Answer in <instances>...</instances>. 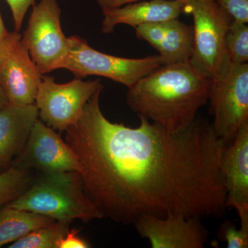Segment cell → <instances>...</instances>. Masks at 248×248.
<instances>
[{"label": "cell", "mask_w": 248, "mask_h": 248, "mask_svg": "<svg viewBox=\"0 0 248 248\" xmlns=\"http://www.w3.org/2000/svg\"><path fill=\"white\" fill-rule=\"evenodd\" d=\"M165 22L148 23L135 28L136 35L140 40L146 41L155 49L159 46L164 37Z\"/></svg>", "instance_id": "44dd1931"}, {"label": "cell", "mask_w": 248, "mask_h": 248, "mask_svg": "<svg viewBox=\"0 0 248 248\" xmlns=\"http://www.w3.org/2000/svg\"><path fill=\"white\" fill-rule=\"evenodd\" d=\"M185 6L182 0H140L120 7L102 9V32L112 33L116 26L120 24L135 29L141 24L177 19L185 13Z\"/></svg>", "instance_id": "5bb4252c"}, {"label": "cell", "mask_w": 248, "mask_h": 248, "mask_svg": "<svg viewBox=\"0 0 248 248\" xmlns=\"http://www.w3.org/2000/svg\"><path fill=\"white\" fill-rule=\"evenodd\" d=\"M218 235L228 248H248V227L241 226L238 229L233 222L226 220L220 226Z\"/></svg>", "instance_id": "ffe728a7"}, {"label": "cell", "mask_w": 248, "mask_h": 248, "mask_svg": "<svg viewBox=\"0 0 248 248\" xmlns=\"http://www.w3.org/2000/svg\"><path fill=\"white\" fill-rule=\"evenodd\" d=\"M221 169L227 208L235 209L241 226L248 227V122L240 128L234 141L223 149Z\"/></svg>", "instance_id": "8fae6325"}, {"label": "cell", "mask_w": 248, "mask_h": 248, "mask_svg": "<svg viewBox=\"0 0 248 248\" xmlns=\"http://www.w3.org/2000/svg\"><path fill=\"white\" fill-rule=\"evenodd\" d=\"M70 224L54 222L41 227L12 243L9 248H57L58 241L66 234Z\"/></svg>", "instance_id": "ac0fdd59"}, {"label": "cell", "mask_w": 248, "mask_h": 248, "mask_svg": "<svg viewBox=\"0 0 248 248\" xmlns=\"http://www.w3.org/2000/svg\"><path fill=\"white\" fill-rule=\"evenodd\" d=\"M102 85L99 79L78 78L58 84L53 77L43 76L35 101L40 120L53 130L66 131L78 122L86 103Z\"/></svg>", "instance_id": "ba28073f"}, {"label": "cell", "mask_w": 248, "mask_h": 248, "mask_svg": "<svg viewBox=\"0 0 248 248\" xmlns=\"http://www.w3.org/2000/svg\"><path fill=\"white\" fill-rule=\"evenodd\" d=\"M21 39L22 35L17 31L9 32L6 37L0 39V68Z\"/></svg>", "instance_id": "d4e9b609"}, {"label": "cell", "mask_w": 248, "mask_h": 248, "mask_svg": "<svg viewBox=\"0 0 248 248\" xmlns=\"http://www.w3.org/2000/svg\"><path fill=\"white\" fill-rule=\"evenodd\" d=\"M54 222L49 217L5 205L0 208V248Z\"/></svg>", "instance_id": "2e32d148"}, {"label": "cell", "mask_w": 248, "mask_h": 248, "mask_svg": "<svg viewBox=\"0 0 248 248\" xmlns=\"http://www.w3.org/2000/svg\"><path fill=\"white\" fill-rule=\"evenodd\" d=\"M22 40L42 75L61 68L69 52L70 40L62 31L57 0H41L32 6Z\"/></svg>", "instance_id": "52a82bcc"}, {"label": "cell", "mask_w": 248, "mask_h": 248, "mask_svg": "<svg viewBox=\"0 0 248 248\" xmlns=\"http://www.w3.org/2000/svg\"><path fill=\"white\" fill-rule=\"evenodd\" d=\"M35 179L32 170L16 166L0 173V208L22 195Z\"/></svg>", "instance_id": "e0dca14e"}, {"label": "cell", "mask_w": 248, "mask_h": 248, "mask_svg": "<svg viewBox=\"0 0 248 248\" xmlns=\"http://www.w3.org/2000/svg\"><path fill=\"white\" fill-rule=\"evenodd\" d=\"M79 230L76 228L68 230L66 234L58 241L57 248H89L91 247L89 243L80 237L78 233Z\"/></svg>", "instance_id": "cb8c5ba5"}, {"label": "cell", "mask_w": 248, "mask_h": 248, "mask_svg": "<svg viewBox=\"0 0 248 248\" xmlns=\"http://www.w3.org/2000/svg\"><path fill=\"white\" fill-rule=\"evenodd\" d=\"M232 22L248 24V0H217Z\"/></svg>", "instance_id": "7402d4cb"}, {"label": "cell", "mask_w": 248, "mask_h": 248, "mask_svg": "<svg viewBox=\"0 0 248 248\" xmlns=\"http://www.w3.org/2000/svg\"><path fill=\"white\" fill-rule=\"evenodd\" d=\"M7 104H9L7 97H6L3 90L0 87V110Z\"/></svg>", "instance_id": "83f0119b"}, {"label": "cell", "mask_w": 248, "mask_h": 248, "mask_svg": "<svg viewBox=\"0 0 248 248\" xmlns=\"http://www.w3.org/2000/svg\"><path fill=\"white\" fill-rule=\"evenodd\" d=\"M185 2V13L192 15L194 20L190 61L213 78L228 60L225 41L232 20L215 0H189Z\"/></svg>", "instance_id": "8992f818"}, {"label": "cell", "mask_w": 248, "mask_h": 248, "mask_svg": "<svg viewBox=\"0 0 248 248\" xmlns=\"http://www.w3.org/2000/svg\"><path fill=\"white\" fill-rule=\"evenodd\" d=\"M212 78L192 62L162 65L129 88L126 102L139 117L182 131L208 102Z\"/></svg>", "instance_id": "7a4b0ae2"}, {"label": "cell", "mask_w": 248, "mask_h": 248, "mask_svg": "<svg viewBox=\"0 0 248 248\" xmlns=\"http://www.w3.org/2000/svg\"><path fill=\"white\" fill-rule=\"evenodd\" d=\"M38 118L35 104L18 106L9 103L0 110V173L9 169L22 153Z\"/></svg>", "instance_id": "4fadbf2b"}, {"label": "cell", "mask_w": 248, "mask_h": 248, "mask_svg": "<svg viewBox=\"0 0 248 248\" xmlns=\"http://www.w3.org/2000/svg\"><path fill=\"white\" fill-rule=\"evenodd\" d=\"M13 166L44 173L81 171L79 159L71 147L40 120L32 127L24 149Z\"/></svg>", "instance_id": "9c48e42d"}, {"label": "cell", "mask_w": 248, "mask_h": 248, "mask_svg": "<svg viewBox=\"0 0 248 248\" xmlns=\"http://www.w3.org/2000/svg\"><path fill=\"white\" fill-rule=\"evenodd\" d=\"M208 102L214 131L225 147L229 146L248 122V63L234 64L228 58L212 78Z\"/></svg>", "instance_id": "277c9868"}, {"label": "cell", "mask_w": 248, "mask_h": 248, "mask_svg": "<svg viewBox=\"0 0 248 248\" xmlns=\"http://www.w3.org/2000/svg\"><path fill=\"white\" fill-rule=\"evenodd\" d=\"M70 49L61 68L76 78L104 77L129 88L164 65L159 55L143 58H125L98 51L78 36L69 37Z\"/></svg>", "instance_id": "5b68a950"}, {"label": "cell", "mask_w": 248, "mask_h": 248, "mask_svg": "<svg viewBox=\"0 0 248 248\" xmlns=\"http://www.w3.org/2000/svg\"><path fill=\"white\" fill-rule=\"evenodd\" d=\"M138 1H140V0H97V2L102 9H107V8L120 7L124 5L129 4V3ZM182 1H187L189 0H182Z\"/></svg>", "instance_id": "484cf974"}, {"label": "cell", "mask_w": 248, "mask_h": 248, "mask_svg": "<svg viewBox=\"0 0 248 248\" xmlns=\"http://www.w3.org/2000/svg\"><path fill=\"white\" fill-rule=\"evenodd\" d=\"M9 33V31L6 29L4 26V23L3 22L2 17L0 14V39L6 37Z\"/></svg>", "instance_id": "4316f807"}, {"label": "cell", "mask_w": 248, "mask_h": 248, "mask_svg": "<svg viewBox=\"0 0 248 248\" xmlns=\"http://www.w3.org/2000/svg\"><path fill=\"white\" fill-rule=\"evenodd\" d=\"M164 37L156 50L164 65L190 61L193 44V27L177 19L165 22Z\"/></svg>", "instance_id": "9a60e30c"}, {"label": "cell", "mask_w": 248, "mask_h": 248, "mask_svg": "<svg viewBox=\"0 0 248 248\" xmlns=\"http://www.w3.org/2000/svg\"><path fill=\"white\" fill-rule=\"evenodd\" d=\"M227 57L231 63L244 64L248 62V26L232 22L226 36Z\"/></svg>", "instance_id": "d6986e66"}, {"label": "cell", "mask_w": 248, "mask_h": 248, "mask_svg": "<svg viewBox=\"0 0 248 248\" xmlns=\"http://www.w3.org/2000/svg\"><path fill=\"white\" fill-rule=\"evenodd\" d=\"M6 205L67 224L76 219L88 223L104 218L86 195L76 171L42 172L22 195Z\"/></svg>", "instance_id": "3957f363"}, {"label": "cell", "mask_w": 248, "mask_h": 248, "mask_svg": "<svg viewBox=\"0 0 248 248\" xmlns=\"http://www.w3.org/2000/svg\"><path fill=\"white\" fill-rule=\"evenodd\" d=\"M103 89L65 131L85 192L103 217L133 225L144 215L223 217L225 146L212 123L197 117L176 133L141 117L137 128L114 123L101 109Z\"/></svg>", "instance_id": "6da1fadb"}, {"label": "cell", "mask_w": 248, "mask_h": 248, "mask_svg": "<svg viewBox=\"0 0 248 248\" xmlns=\"http://www.w3.org/2000/svg\"><path fill=\"white\" fill-rule=\"evenodd\" d=\"M133 226L153 248H203L208 239V230L197 217L144 215Z\"/></svg>", "instance_id": "30bf717a"}, {"label": "cell", "mask_w": 248, "mask_h": 248, "mask_svg": "<svg viewBox=\"0 0 248 248\" xmlns=\"http://www.w3.org/2000/svg\"><path fill=\"white\" fill-rule=\"evenodd\" d=\"M42 78L27 45L21 39L0 68V87L8 102L18 106L35 104Z\"/></svg>", "instance_id": "7c38bea8"}, {"label": "cell", "mask_w": 248, "mask_h": 248, "mask_svg": "<svg viewBox=\"0 0 248 248\" xmlns=\"http://www.w3.org/2000/svg\"><path fill=\"white\" fill-rule=\"evenodd\" d=\"M35 0H6L12 13L15 28L17 32L20 31L28 10L31 6L35 4Z\"/></svg>", "instance_id": "603a6c76"}]
</instances>
